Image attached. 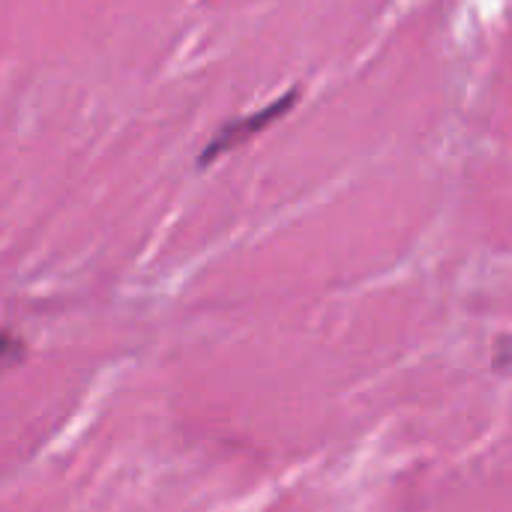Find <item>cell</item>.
Masks as SVG:
<instances>
[{
	"label": "cell",
	"instance_id": "cell-1",
	"mask_svg": "<svg viewBox=\"0 0 512 512\" xmlns=\"http://www.w3.org/2000/svg\"><path fill=\"white\" fill-rule=\"evenodd\" d=\"M294 102H297V90H291L288 96L276 99V102H273L270 108H264V111H255V114H249V117H240V120L228 123V126H225L219 135H213V141L207 144V150H204V156H201V165L213 162L216 156L228 153L231 147L243 144V141H246V138H252L255 132H261L264 126H270L276 117H282L285 111H291V108H294Z\"/></svg>",
	"mask_w": 512,
	"mask_h": 512
}]
</instances>
